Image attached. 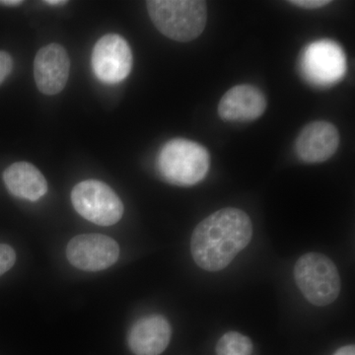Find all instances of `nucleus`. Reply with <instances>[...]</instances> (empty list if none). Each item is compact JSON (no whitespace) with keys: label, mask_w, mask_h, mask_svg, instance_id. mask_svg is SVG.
Wrapping results in <instances>:
<instances>
[{"label":"nucleus","mask_w":355,"mask_h":355,"mask_svg":"<svg viewBox=\"0 0 355 355\" xmlns=\"http://www.w3.org/2000/svg\"><path fill=\"white\" fill-rule=\"evenodd\" d=\"M252 236L253 224L246 212L234 207L219 209L193 230L191 256L202 270L219 272L250 244Z\"/></svg>","instance_id":"f257e3e1"},{"label":"nucleus","mask_w":355,"mask_h":355,"mask_svg":"<svg viewBox=\"0 0 355 355\" xmlns=\"http://www.w3.org/2000/svg\"><path fill=\"white\" fill-rule=\"evenodd\" d=\"M147 10L159 31L174 41L191 42L205 30L207 2L198 0H149Z\"/></svg>","instance_id":"f03ea898"},{"label":"nucleus","mask_w":355,"mask_h":355,"mask_svg":"<svg viewBox=\"0 0 355 355\" xmlns=\"http://www.w3.org/2000/svg\"><path fill=\"white\" fill-rule=\"evenodd\" d=\"M209 151L197 142L184 139L170 140L157 158L160 176L168 183L191 187L202 182L209 173Z\"/></svg>","instance_id":"7ed1b4c3"},{"label":"nucleus","mask_w":355,"mask_h":355,"mask_svg":"<svg viewBox=\"0 0 355 355\" xmlns=\"http://www.w3.org/2000/svg\"><path fill=\"white\" fill-rule=\"evenodd\" d=\"M294 279L304 297L315 306L335 302L342 289L335 263L323 254L307 253L299 258L294 266Z\"/></svg>","instance_id":"20e7f679"},{"label":"nucleus","mask_w":355,"mask_h":355,"mask_svg":"<svg viewBox=\"0 0 355 355\" xmlns=\"http://www.w3.org/2000/svg\"><path fill=\"white\" fill-rule=\"evenodd\" d=\"M71 202L83 218L97 225H114L123 217L121 198L111 187L97 180H86L77 184L72 190Z\"/></svg>","instance_id":"39448f33"},{"label":"nucleus","mask_w":355,"mask_h":355,"mask_svg":"<svg viewBox=\"0 0 355 355\" xmlns=\"http://www.w3.org/2000/svg\"><path fill=\"white\" fill-rule=\"evenodd\" d=\"M345 69L347 60L342 46L330 40L308 44L301 55V73L317 87H330L342 80Z\"/></svg>","instance_id":"423d86ee"},{"label":"nucleus","mask_w":355,"mask_h":355,"mask_svg":"<svg viewBox=\"0 0 355 355\" xmlns=\"http://www.w3.org/2000/svg\"><path fill=\"white\" fill-rule=\"evenodd\" d=\"M67 258L72 266L85 272H100L114 265L120 247L113 238L103 234H81L67 246Z\"/></svg>","instance_id":"0eeeda50"},{"label":"nucleus","mask_w":355,"mask_h":355,"mask_svg":"<svg viewBox=\"0 0 355 355\" xmlns=\"http://www.w3.org/2000/svg\"><path fill=\"white\" fill-rule=\"evenodd\" d=\"M91 62L99 80L108 84L119 83L127 78L132 70V50L123 37L105 35L96 43Z\"/></svg>","instance_id":"6e6552de"},{"label":"nucleus","mask_w":355,"mask_h":355,"mask_svg":"<svg viewBox=\"0 0 355 355\" xmlns=\"http://www.w3.org/2000/svg\"><path fill=\"white\" fill-rule=\"evenodd\" d=\"M70 60L64 46L58 44L44 46L34 60V77L37 87L44 95L62 92L69 80Z\"/></svg>","instance_id":"1a4fd4ad"},{"label":"nucleus","mask_w":355,"mask_h":355,"mask_svg":"<svg viewBox=\"0 0 355 355\" xmlns=\"http://www.w3.org/2000/svg\"><path fill=\"white\" fill-rule=\"evenodd\" d=\"M340 135L333 123L313 121L299 133L295 142L297 157L308 164L322 163L338 150Z\"/></svg>","instance_id":"9d476101"},{"label":"nucleus","mask_w":355,"mask_h":355,"mask_svg":"<svg viewBox=\"0 0 355 355\" xmlns=\"http://www.w3.org/2000/svg\"><path fill=\"white\" fill-rule=\"evenodd\" d=\"M171 336L167 319L161 315H150L132 324L128 336V347L135 355H159L167 349Z\"/></svg>","instance_id":"9b49d317"},{"label":"nucleus","mask_w":355,"mask_h":355,"mask_svg":"<svg viewBox=\"0 0 355 355\" xmlns=\"http://www.w3.org/2000/svg\"><path fill=\"white\" fill-rule=\"evenodd\" d=\"M266 109V96L260 89L241 84L223 95L218 104V114L224 121H254L260 118Z\"/></svg>","instance_id":"f8f14e48"},{"label":"nucleus","mask_w":355,"mask_h":355,"mask_svg":"<svg viewBox=\"0 0 355 355\" xmlns=\"http://www.w3.org/2000/svg\"><path fill=\"white\" fill-rule=\"evenodd\" d=\"M7 190L14 197L37 202L48 191V182L38 168L29 162H16L3 173Z\"/></svg>","instance_id":"ddd939ff"},{"label":"nucleus","mask_w":355,"mask_h":355,"mask_svg":"<svg viewBox=\"0 0 355 355\" xmlns=\"http://www.w3.org/2000/svg\"><path fill=\"white\" fill-rule=\"evenodd\" d=\"M253 343L238 331H228L216 345V355H251Z\"/></svg>","instance_id":"4468645a"},{"label":"nucleus","mask_w":355,"mask_h":355,"mask_svg":"<svg viewBox=\"0 0 355 355\" xmlns=\"http://www.w3.org/2000/svg\"><path fill=\"white\" fill-rule=\"evenodd\" d=\"M16 261V253L12 247L0 244V277L13 268Z\"/></svg>","instance_id":"2eb2a0df"},{"label":"nucleus","mask_w":355,"mask_h":355,"mask_svg":"<svg viewBox=\"0 0 355 355\" xmlns=\"http://www.w3.org/2000/svg\"><path fill=\"white\" fill-rule=\"evenodd\" d=\"M13 69V60L8 53L0 51V85L9 76Z\"/></svg>","instance_id":"dca6fc26"},{"label":"nucleus","mask_w":355,"mask_h":355,"mask_svg":"<svg viewBox=\"0 0 355 355\" xmlns=\"http://www.w3.org/2000/svg\"><path fill=\"white\" fill-rule=\"evenodd\" d=\"M289 3L300 7V8L318 9L328 6L331 1H327V0H294V1H289Z\"/></svg>","instance_id":"f3484780"},{"label":"nucleus","mask_w":355,"mask_h":355,"mask_svg":"<svg viewBox=\"0 0 355 355\" xmlns=\"http://www.w3.org/2000/svg\"><path fill=\"white\" fill-rule=\"evenodd\" d=\"M333 355H355L354 345H345L340 347Z\"/></svg>","instance_id":"a211bd4d"},{"label":"nucleus","mask_w":355,"mask_h":355,"mask_svg":"<svg viewBox=\"0 0 355 355\" xmlns=\"http://www.w3.org/2000/svg\"><path fill=\"white\" fill-rule=\"evenodd\" d=\"M23 4L22 0H0V6L16 7Z\"/></svg>","instance_id":"6ab92c4d"},{"label":"nucleus","mask_w":355,"mask_h":355,"mask_svg":"<svg viewBox=\"0 0 355 355\" xmlns=\"http://www.w3.org/2000/svg\"><path fill=\"white\" fill-rule=\"evenodd\" d=\"M44 3L51 6H65L67 1H64V0H46V1H44Z\"/></svg>","instance_id":"aec40b11"}]
</instances>
